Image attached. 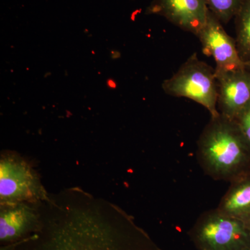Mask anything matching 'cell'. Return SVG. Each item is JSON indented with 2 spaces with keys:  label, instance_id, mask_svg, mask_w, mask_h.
Listing matches in <instances>:
<instances>
[{
  "label": "cell",
  "instance_id": "1",
  "mask_svg": "<svg viewBox=\"0 0 250 250\" xmlns=\"http://www.w3.org/2000/svg\"><path fill=\"white\" fill-rule=\"evenodd\" d=\"M34 232L0 250H162L134 218L79 188L39 202Z\"/></svg>",
  "mask_w": 250,
  "mask_h": 250
},
{
  "label": "cell",
  "instance_id": "2",
  "mask_svg": "<svg viewBox=\"0 0 250 250\" xmlns=\"http://www.w3.org/2000/svg\"><path fill=\"white\" fill-rule=\"evenodd\" d=\"M197 146L199 164L214 180L230 183L250 172V143L233 120L210 117Z\"/></svg>",
  "mask_w": 250,
  "mask_h": 250
},
{
  "label": "cell",
  "instance_id": "3",
  "mask_svg": "<svg viewBox=\"0 0 250 250\" xmlns=\"http://www.w3.org/2000/svg\"><path fill=\"white\" fill-rule=\"evenodd\" d=\"M163 90L167 95L185 98L202 105L210 117L218 116V87L215 68L192 54L170 78L164 81Z\"/></svg>",
  "mask_w": 250,
  "mask_h": 250
},
{
  "label": "cell",
  "instance_id": "4",
  "mask_svg": "<svg viewBox=\"0 0 250 250\" xmlns=\"http://www.w3.org/2000/svg\"><path fill=\"white\" fill-rule=\"evenodd\" d=\"M198 250H243L250 247V226L218 208L200 215L188 233Z\"/></svg>",
  "mask_w": 250,
  "mask_h": 250
},
{
  "label": "cell",
  "instance_id": "5",
  "mask_svg": "<svg viewBox=\"0 0 250 250\" xmlns=\"http://www.w3.org/2000/svg\"><path fill=\"white\" fill-rule=\"evenodd\" d=\"M48 196L37 172L29 163L14 152H4L0 159L1 205L38 203Z\"/></svg>",
  "mask_w": 250,
  "mask_h": 250
},
{
  "label": "cell",
  "instance_id": "6",
  "mask_svg": "<svg viewBox=\"0 0 250 250\" xmlns=\"http://www.w3.org/2000/svg\"><path fill=\"white\" fill-rule=\"evenodd\" d=\"M196 36L201 42L204 53L214 59L216 71L247 67L238 53L236 40L229 35L222 23L209 11L205 26Z\"/></svg>",
  "mask_w": 250,
  "mask_h": 250
},
{
  "label": "cell",
  "instance_id": "7",
  "mask_svg": "<svg viewBox=\"0 0 250 250\" xmlns=\"http://www.w3.org/2000/svg\"><path fill=\"white\" fill-rule=\"evenodd\" d=\"M218 87V111L235 121L250 103V69L216 71Z\"/></svg>",
  "mask_w": 250,
  "mask_h": 250
},
{
  "label": "cell",
  "instance_id": "8",
  "mask_svg": "<svg viewBox=\"0 0 250 250\" xmlns=\"http://www.w3.org/2000/svg\"><path fill=\"white\" fill-rule=\"evenodd\" d=\"M39 204L22 202L1 205L0 246L18 243L35 231L40 220Z\"/></svg>",
  "mask_w": 250,
  "mask_h": 250
},
{
  "label": "cell",
  "instance_id": "9",
  "mask_svg": "<svg viewBox=\"0 0 250 250\" xmlns=\"http://www.w3.org/2000/svg\"><path fill=\"white\" fill-rule=\"evenodd\" d=\"M148 12L197 35L207 22L208 9L205 0H154Z\"/></svg>",
  "mask_w": 250,
  "mask_h": 250
},
{
  "label": "cell",
  "instance_id": "10",
  "mask_svg": "<svg viewBox=\"0 0 250 250\" xmlns=\"http://www.w3.org/2000/svg\"><path fill=\"white\" fill-rule=\"evenodd\" d=\"M217 208L250 226V172L230 182Z\"/></svg>",
  "mask_w": 250,
  "mask_h": 250
},
{
  "label": "cell",
  "instance_id": "11",
  "mask_svg": "<svg viewBox=\"0 0 250 250\" xmlns=\"http://www.w3.org/2000/svg\"><path fill=\"white\" fill-rule=\"evenodd\" d=\"M236 43L247 67L250 66V0H243L236 16Z\"/></svg>",
  "mask_w": 250,
  "mask_h": 250
},
{
  "label": "cell",
  "instance_id": "12",
  "mask_svg": "<svg viewBox=\"0 0 250 250\" xmlns=\"http://www.w3.org/2000/svg\"><path fill=\"white\" fill-rule=\"evenodd\" d=\"M208 11L218 18L222 24H227L236 17L243 0H205Z\"/></svg>",
  "mask_w": 250,
  "mask_h": 250
},
{
  "label": "cell",
  "instance_id": "13",
  "mask_svg": "<svg viewBox=\"0 0 250 250\" xmlns=\"http://www.w3.org/2000/svg\"><path fill=\"white\" fill-rule=\"evenodd\" d=\"M235 121L250 143V103L242 110Z\"/></svg>",
  "mask_w": 250,
  "mask_h": 250
},
{
  "label": "cell",
  "instance_id": "14",
  "mask_svg": "<svg viewBox=\"0 0 250 250\" xmlns=\"http://www.w3.org/2000/svg\"><path fill=\"white\" fill-rule=\"evenodd\" d=\"M243 250H250V248H246V249H245Z\"/></svg>",
  "mask_w": 250,
  "mask_h": 250
},
{
  "label": "cell",
  "instance_id": "15",
  "mask_svg": "<svg viewBox=\"0 0 250 250\" xmlns=\"http://www.w3.org/2000/svg\"><path fill=\"white\" fill-rule=\"evenodd\" d=\"M249 67V68L250 69V66H249V67Z\"/></svg>",
  "mask_w": 250,
  "mask_h": 250
}]
</instances>
